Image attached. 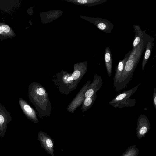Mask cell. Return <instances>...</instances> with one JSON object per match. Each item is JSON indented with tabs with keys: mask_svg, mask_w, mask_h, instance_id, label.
<instances>
[{
	"mask_svg": "<svg viewBox=\"0 0 156 156\" xmlns=\"http://www.w3.org/2000/svg\"><path fill=\"white\" fill-rule=\"evenodd\" d=\"M148 39L144 34L138 45L132 49L125 64L122 76L115 88L116 91L122 90L131 80L134 70L145 49Z\"/></svg>",
	"mask_w": 156,
	"mask_h": 156,
	"instance_id": "obj_1",
	"label": "cell"
},
{
	"mask_svg": "<svg viewBox=\"0 0 156 156\" xmlns=\"http://www.w3.org/2000/svg\"><path fill=\"white\" fill-rule=\"evenodd\" d=\"M141 83L117 95L110 101L109 104L115 108H122L124 107L134 106L136 102V100L129 98L136 92Z\"/></svg>",
	"mask_w": 156,
	"mask_h": 156,
	"instance_id": "obj_2",
	"label": "cell"
},
{
	"mask_svg": "<svg viewBox=\"0 0 156 156\" xmlns=\"http://www.w3.org/2000/svg\"><path fill=\"white\" fill-rule=\"evenodd\" d=\"M80 17L95 25L101 31L106 33H110L114 28V25L110 21L99 17H92L84 16Z\"/></svg>",
	"mask_w": 156,
	"mask_h": 156,
	"instance_id": "obj_3",
	"label": "cell"
},
{
	"mask_svg": "<svg viewBox=\"0 0 156 156\" xmlns=\"http://www.w3.org/2000/svg\"><path fill=\"white\" fill-rule=\"evenodd\" d=\"M151 129L149 120L146 116L141 114L139 116L137 124L136 134L139 139L144 137Z\"/></svg>",
	"mask_w": 156,
	"mask_h": 156,
	"instance_id": "obj_4",
	"label": "cell"
},
{
	"mask_svg": "<svg viewBox=\"0 0 156 156\" xmlns=\"http://www.w3.org/2000/svg\"><path fill=\"white\" fill-rule=\"evenodd\" d=\"M12 120L10 113L0 103V136L2 139L5 135L8 124Z\"/></svg>",
	"mask_w": 156,
	"mask_h": 156,
	"instance_id": "obj_5",
	"label": "cell"
},
{
	"mask_svg": "<svg viewBox=\"0 0 156 156\" xmlns=\"http://www.w3.org/2000/svg\"><path fill=\"white\" fill-rule=\"evenodd\" d=\"M37 140L47 152L54 156V145L53 139L45 133L40 131L38 133Z\"/></svg>",
	"mask_w": 156,
	"mask_h": 156,
	"instance_id": "obj_6",
	"label": "cell"
},
{
	"mask_svg": "<svg viewBox=\"0 0 156 156\" xmlns=\"http://www.w3.org/2000/svg\"><path fill=\"white\" fill-rule=\"evenodd\" d=\"M64 13L61 10H55L40 13L41 23L45 24L53 21L59 17Z\"/></svg>",
	"mask_w": 156,
	"mask_h": 156,
	"instance_id": "obj_7",
	"label": "cell"
},
{
	"mask_svg": "<svg viewBox=\"0 0 156 156\" xmlns=\"http://www.w3.org/2000/svg\"><path fill=\"white\" fill-rule=\"evenodd\" d=\"M103 84L101 77L97 74H95L92 83L85 93L86 98L91 97L95 94L101 88Z\"/></svg>",
	"mask_w": 156,
	"mask_h": 156,
	"instance_id": "obj_8",
	"label": "cell"
},
{
	"mask_svg": "<svg viewBox=\"0 0 156 156\" xmlns=\"http://www.w3.org/2000/svg\"><path fill=\"white\" fill-rule=\"evenodd\" d=\"M131 52V50L126 54L124 59L122 60H120L116 66L115 73L113 78V85L115 88L122 76L125 64Z\"/></svg>",
	"mask_w": 156,
	"mask_h": 156,
	"instance_id": "obj_9",
	"label": "cell"
},
{
	"mask_svg": "<svg viewBox=\"0 0 156 156\" xmlns=\"http://www.w3.org/2000/svg\"><path fill=\"white\" fill-rule=\"evenodd\" d=\"M20 107L24 114L30 119L33 121L36 120V118L34 110L23 99L20 98L19 99Z\"/></svg>",
	"mask_w": 156,
	"mask_h": 156,
	"instance_id": "obj_10",
	"label": "cell"
},
{
	"mask_svg": "<svg viewBox=\"0 0 156 156\" xmlns=\"http://www.w3.org/2000/svg\"><path fill=\"white\" fill-rule=\"evenodd\" d=\"M77 5L90 7L105 3L108 0H64Z\"/></svg>",
	"mask_w": 156,
	"mask_h": 156,
	"instance_id": "obj_11",
	"label": "cell"
},
{
	"mask_svg": "<svg viewBox=\"0 0 156 156\" xmlns=\"http://www.w3.org/2000/svg\"><path fill=\"white\" fill-rule=\"evenodd\" d=\"M104 58L106 68L110 77L112 71V58L110 49L108 46H107L105 50Z\"/></svg>",
	"mask_w": 156,
	"mask_h": 156,
	"instance_id": "obj_12",
	"label": "cell"
},
{
	"mask_svg": "<svg viewBox=\"0 0 156 156\" xmlns=\"http://www.w3.org/2000/svg\"><path fill=\"white\" fill-rule=\"evenodd\" d=\"M153 38L151 39H148L147 41L146 45V50L144 56L143 58L142 63L141 64V68L143 71L145 68V67L147 63L149 57L150 56L151 52L152 50L154 43L153 42Z\"/></svg>",
	"mask_w": 156,
	"mask_h": 156,
	"instance_id": "obj_13",
	"label": "cell"
},
{
	"mask_svg": "<svg viewBox=\"0 0 156 156\" xmlns=\"http://www.w3.org/2000/svg\"><path fill=\"white\" fill-rule=\"evenodd\" d=\"M133 27L135 33V36L133 44V48H134L139 43L143 36L144 31L141 30L139 26L137 24L133 25Z\"/></svg>",
	"mask_w": 156,
	"mask_h": 156,
	"instance_id": "obj_14",
	"label": "cell"
},
{
	"mask_svg": "<svg viewBox=\"0 0 156 156\" xmlns=\"http://www.w3.org/2000/svg\"><path fill=\"white\" fill-rule=\"evenodd\" d=\"M136 145L128 147L121 156H137L139 150Z\"/></svg>",
	"mask_w": 156,
	"mask_h": 156,
	"instance_id": "obj_15",
	"label": "cell"
},
{
	"mask_svg": "<svg viewBox=\"0 0 156 156\" xmlns=\"http://www.w3.org/2000/svg\"><path fill=\"white\" fill-rule=\"evenodd\" d=\"M96 97L97 95L96 93L91 97L86 98L84 103L85 108H87L91 106L94 102Z\"/></svg>",
	"mask_w": 156,
	"mask_h": 156,
	"instance_id": "obj_16",
	"label": "cell"
},
{
	"mask_svg": "<svg viewBox=\"0 0 156 156\" xmlns=\"http://www.w3.org/2000/svg\"><path fill=\"white\" fill-rule=\"evenodd\" d=\"M81 73L78 70H75L72 75V77L73 79L76 80L80 76Z\"/></svg>",
	"mask_w": 156,
	"mask_h": 156,
	"instance_id": "obj_17",
	"label": "cell"
},
{
	"mask_svg": "<svg viewBox=\"0 0 156 156\" xmlns=\"http://www.w3.org/2000/svg\"><path fill=\"white\" fill-rule=\"evenodd\" d=\"M153 101L154 106L156 109V87L154 88L153 95Z\"/></svg>",
	"mask_w": 156,
	"mask_h": 156,
	"instance_id": "obj_18",
	"label": "cell"
},
{
	"mask_svg": "<svg viewBox=\"0 0 156 156\" xmlns=\"http://www.w3.org/2000/svg\"><path fill=\"white\" fill-rule=\"evenodd\" d=\"M3 31L5 33H8L10 31V28L7 25H2L1 26Z\"/></svg>",
	"mask_w": 156,
	"mask_h": 156,
	"instance_id": "obj_19",
	"label": "cell"
},
{
	"mask_svg": "<svg viewBox=\"0 0 156 156\" xmlns=\"http://www.w3.org/2000/svg\"><path fill=\"white\" fill-rule=\"evenodd\" d=\"M37 93L40 95H44L45 93V91L44 89L41 88H39L37 89Z\"/></svg>",
	"mask_w": 156,
	"mask_h": 156,
	"instance_id": "obj_20",
	"label": "cell"
},
{
	"mask_svg": "<svg viewBox=\"0 0 156 156\" xmlns=\"http://www.w3.org/2000/svg\"><path fill=\"white\" fill-rule=\"evenodd\" d=\"M73 80V78L71 77H69L68 78V79H67V81H69V80Z\"/></svg>",
	"mask_w": 156,
	"mask_h": 156,
	"instance_id": "obj_21",
	"label": "cell"
},
{
	"mask_svg": "<svg viewBox=\"0 0 156 156\" xmlns=\"http://www.w3.org/2000/svg\"><path fill=\"white\" fill-rule=\"evenodd\" d=\"M3 32V30L1 26H0V34H2Z\"/></svg>",
	"mask_w": 156,
	"mask_h": 156,
	"instance_id": "obj_22",
	"label": "cell"
},
{
	"mask_svg": "<svg viewBox=\"0 0 156 156\" xmlns=\"http://www.w3.org/2000/svg\"><path fill=\"white\" fill-rule=\"evenodd\" d=\"M66 79V77H65V79Z\"/></svg>",
	"mask_w": 156,
	"mask_h": 156,
	"instance_id": "obj_23",
	"label": "cell"
}]
</instances>
